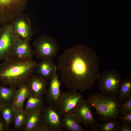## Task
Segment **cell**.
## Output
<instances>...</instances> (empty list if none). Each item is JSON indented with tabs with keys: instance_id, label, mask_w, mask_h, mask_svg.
I'll use <instances>...</instances> for the list:
<instances>
[{
	"instance_id": "obj_1",
	"label": "cell",
	"mask_w": 131,
	"mask_h": 131,
	"mask_svg": "<svg viewBox=\"0 0 131 131\" xmlns=\"http://www.w3.org/2000/svg\"><path fill=\"white\" fill-rule=\"evenodd\" d=\"M57 59L61 80L71 90L90 89L99 75L97 55L87 46L77 45L68 48Z\"/></svg>"
},
{
	"instance_id": "obj_2",
	"label": "cell",
	"mask_w": 131,
	"mask_h": 131,
	"mask_svg": "<svg viewBox=\"0 0 131 131\" xmlns=\"http://www.w3.org/2000/svg\"><path fill=\"white\" fill-rule=\"evenodd\" d=\"M0 64V82L2 84L17 89L28 83L35 73L37 64L33 59H26L13 56Z\"/></svg>"
},
{
	"instance_id": "obj_3",
	"label": "cell",
	"mask_w": 131,
	"mask_h": 131,
	"mask_svg": "<svg viewBox=\"0 0 131 131\" xmlns=\"http://www.w3.org/2000/svg\"><path fill=\"white\" fill-rule=\"evenodd\" d=\"M87 100L96 109L95 113L101 121L116 120L120 115V103L116 96L97 92L90 95Z\"/></svg>"
},
{
	"instance_id": "obj_4",
	"label": "cell",
	"mask_w": 131,
	"mask_h": 131,
	"mask_svg": "<svg viewBox=\"0 0 131 131\" xmlns=\"http://www.w3.org/2000/svg\"><path fill=\"white\" fill-rule=\"evenodd\" d=\"M29 0H0V25L11 23L23 13Z\"/></svg>"
},
{
	"instance_id": "obj_5",
	"label": "cell",
	"mask_w": 131,
	"mask_h": 131,
	"mask_svg": "<svg viewBox=\"0 0 131 131\" xmlns=\"http://www.w3.org/2000/svg\"><path fill=\"white\" fill-rule=\"evenodd\" d=\"M34 55L38 59H52L57 55L59 50L56 41L51 36L41 35L33 43Z\"/></svg>"
},
{
	"instance_id": "obj_6",
	"label": "cell",
	"mask_w": 131,
	"mask_h": 131,
	"mask_svg": "<svg viewBox=\"0 0 131 131\" xmlns=\"http://www.w3.org/2000/svg\"><path fill=\"white\" fill-rule=\"evenodd\" d=\"M97 80L98 89L102 93L115 96L117 95L122 80L117 70L113 69L103 72L100 74Z\"/></svg>"
},
{
	"instance_id": "obj_7",
	"label": "cell",
	"mask_w": 131,
	"mask_h": 131,
	"mask_svg": "<svg viewBox=\"0 0 131 131\" xmlns=\"http://www.w3.org/2000/svg\"><path fill=\"white\" fill-rule=\"evenodd\" d=\"M77 91L62 92L56 107L62 116L73 114L83 100L82 95Z\"/></svg>"
},
{
	"instance_id": "obj_8",
	"label": "cell",
	"mask_w": 131,
	"mask_h": 131,
	"mask_svg": "<svg viewBox=\"0 0 131 131\" xmlns=\"http://www.w3.org/2000/svg\"><path fill=\"white\" fill-rule=\"evenodd\" d=\"M17 38L11 23L2 26L0 32V61L12 56L14 46Z\"/></svg>"
},
{
	"instance_id": "obj_9",
	"label": "cell",
	"mask_w": 131,
	"mask_h": 131,
	"mask_svg": "<svg viewBox=\"0 0 131 131\" xmlns=\"http://www.w3.org/2000/svg\"><path fill=\"white\" fill-rule=\"evenodd\" d=\"M42 124L50 131H61L62 116L57 107L49 105L45 107L41 112Z\"/></svg>"
},
{
	"instance_id": "obj_10",
	"label": "cell",
	"mask_w": 131,
	"mask_h": 131,
	"mask_svg": "<svg viewBox=\"0 0 131 131\" xmlns=\"http://www.w3.org/2000/svg\"><path fill=\"white\" fill-rule=\"evenodd\" d=\"M73 114L80 123L87 127H91V131H99L93 115L92 106L87 100L82 101Z\"/></svg>"
},
{
	"instance_id": "obj_11",
	"label": "cell",
	"mask_w": 131,
	"mask_h": 131,
	"mask_svg": "<svg viewBox=\"0 0 131 131\" xmlns=\"http://www.w3.org/2000/svg\"><path fill=\"white\" fill-rule=\"evenodd\" d=\"M17 38L30 42L32 38V27L28 17L23 13L11 23Z\"/></svg>"
},
{
	"instance_id": "obj_12",
	"label": "cell",
	"mask_w": 131,
	"mask_h": 131,
	"mask_svg": "<svg viewBox=\"0 0 131 131\" xmlns=\"http://www.w3.org/2000/svg\"><path fill=\"white\" fill-rule=\"evenodd\" d=\"M57 68L56 69L53 76L50 79L49 86L45 94L47 102L49 105L56 106L62 92L60 88L58 74L57 73Z\"/></svg>"
},
{
	"instance_id": "obj_13",
	"label": "cell",
	"mask_w": 131,
	"mask_h": 131,
	"mask_svg": "<svg viewBox=\"0 0 131 131\" xmlns=\"http://www.w3.org/2000/svg\"><path fill=\"white\" fill-rule=\"evenodd\" d=\"M29 42L17 38L14 46L12 56L23 59H33L34 53Z\"/></svg>"
},
{
	"instance_id": "obj_14",
	"label": "cell",
	"mask_w": 131,
	"mask_h": 131,
	"mask_svg": "<svg viewBox=\"0 0 131 131\" xmlns=\"http://www.w3.org/2000/svg\"><path fill=\"white\" fill-rule=\"evenodd\" d=\"M52 59H44L37 63L35 73L43 79L50 80L57 68Z\"/></svg>"
},
{
	"instance_id": "obj_15",
	"label": "cell",
	"mask_w": 131,
	"mask_h": 131,
	"mask_svg": "<svg viewBox=\"0 0 131 131\" xmlns=\"http://www.w3.org/2000/svg\"><path fill=\"white\" fill-rule=\"evenodd\" d=\"M28 84L30 93L40 97H42L45 94L48 85L47 80L34 74Z\"/></svg>"
},
{
	"instance_id": "obj_16",
	"label": "cell",
	"mask_w": 131,
	"mask_h": 131,
	"mask_svg": "<svg viewBox=\"0 0 131 131\" xmlns=\"http://www.w3.org/2000/svg\"><path fill=\"white\" fill-rule=\"evenodd\" d=\"M30 94L28 83L21 85L17 89L13 103L16 112L23 109L25 101Z\"/></svg>"
},
{
	"instance_id": "obj_17",
	"label": "cell",
	"mask_w": 131,
	"mask_h": 131,
	"mask_svg": "<svg viewBox=\"0 0 131 131\" xmlns=\"http://www.w3.org/2000/svg\"><path fill=\"white\" fill-rule=\"evenodd\" d=\"M24 131H36L42 124L41 111L37 110L28 113Z\"/></svg>"
},
{
	"instance_id": "obj_18",
	"label": "cell",
	"mask_w": 131,
	"mask_h": 131,
	"mask_svg": "<svg viewBox=\"0 0 131 131\" xmlns=\"http://www.w3.org/2000/svg\"><path fill=\"white\" fill-rule=\"evenodd\" d=\"M26 99L24 110L28 113L37 110L41 112L45 107L42 97L30 94Z\"/></svg>"
},
{
	"instance_id": "obj_19",
	"label": "cell",
	"mask_w": 131,
	"mask_h": 131,
	"mask_svg": "<svg viewBox=\"0 0 131 131\" xmlns=\"http://www.w3.org/2000/svg\"><path fill=\"white\" fill-rule=\"evenodd\" d=\"M80 123L73 114L62 116V128L69 131H85L81 126Z\"/></svg>"
},
{
	"instance_id": "obj_20",
	"label": "cell",
	"mask_w": 131,
	"mask_h": 131,
	"mask_svg": "<svg viewBox=\"0 0 131 131\" xmlns=\"http://www.w3.org/2000/svg\"><path fill=\"white\" fill-rule=\"evenodd\" d=\"M16 112L13 104L0 105V115L9 130L10 125L13 123Z\"/></svg>"
},
{
	"instance_id": "obj_21",
	"label": "cell",
	"mask_w": 131,
	"mask_h": 131,
	"mask_svg": "<svg viewBox=\"0 0 131 131\" xmlns=\"http://www.w3.org/2000/svg\"><path fill=\"white\" fill-rule=\"evenodd\" d=\"M17 89L0 84V104H13Z\"/></svg>"
},
{
	"instance_id": "obj_22",
	"label": "cell",
	"mask_w": 131,
	"mask_h": 131,
	"mask_svg": "<svg viewBox=\"0 0 131 131\" xmlns=\"http://www.w3.org/2000/svg\"><path fill=\"white\" fill-rule=\"evenodd\" d=\"M117 97L119 103L131 97V79L122 80L119 85Z\"/></svg>"
},
{
	"instance_id": "obj_23",
	"label": "cell",
	"mask_w": 131,
	"mask_h": 131,
	"mask_svg": "<svg viewBox=\"0 0 131 131\" xmlns=\"http://www.w3.org/2000/svg\"><path fill=\"white\" fill-rule=\"evenodd\" d=\"M28 114L23 109L16 112L13 123L14 127L13 131L23 130L25 125Z\"/></svg>"
},
{
	"instance_id": "obj_24",
	"label": "cell",
	"mask_w": 131,
	"mask_h": 131,
	"mask_svg": "<svg viewBox=\"0 0 131 131\" xmlns=\"http://www.w3.org/2000/svg\"><path fill=\"white\" fill-rule=\"evenodd\" d=\"M120 124L116 120H112L102 124H98V127L101 131H118Z\"/></svg>"
},
{
	"instance_id": "obj_25",
	"label": "cell",
	"mask_w": 131,
	"mask_h": 131,
	"mask_svg": "<svg viewBox=\"0 0 131 131\" xmlns=\"http://www.w3.org/2000/svg\"><path fill=\"white\" fill-rule=\"evenodd\" d=\"M119 103L120 115L131 113V97Z\"/></svg>"
},
{
	"instance_id": "obj_26",
	"label": "cell",
	"mask_w": 131,
	"mask_h": 131,
	"mask_svg": "<svg viewBox=\"0 0 131 131\" xmlns=\"http://www.w3.org/2000/svg\"><path fill=\"white\" fill-rule=\"evenodd\" d=\"M118 118L122 123L131 125V113L120 115Z\"/></svg>"
},
{
	"instance_id": "obj_27",
	"label": "cell",
	"mask_w": 131,
	"mask_h": 131,
	"mask_svg": "<svg viewBox=\"0 0 131 131\" xmlns=\"http://www.w3.org/2000/svg\"><path fill=\"white\" fill-rule=\"evenodd\" d=\"M131 125L122 123L120 124L118 131H131Z\"/></svg>"
},
{
	"instance_id": "obj_28",
	"label": "cell",
	"mask_w": 131,
	"mask_h": 131,
	"mask_svg": "<svg viewBox=\"0 0 131 131\" xmlns=\"http://www.w3.org/2000/svg\"><path fill=\"white\" fill-rule=\"evenodd\" d=\"M8 128L1 115H0V131H8Z\"/></svg>"
},
{
	"instance_id": "obj_29",
	"label": "cell",
	"mask_w": 131,
	"mask_h": 131,
	"mask_svg": "<svg viewBox=\"0 0 131 131\" xmlns=\"http://www.w3.org/2000/svg\"><path fill=\"white\" fill-rule=\"evenodd\" d=\"M36 131H50L49 129L46 126L43 124Z\"/></svg>"
},
{
	"instance_id": "obj_30",
	"label": "cell",
	"mask_w": 131,
	"mask_h": 131,
	"mask_svg": "<svg viewBox=\"0 0 131 131\" xmlns=\"http://www.w3.org/2000/svg\"><path fill=\"white\" fill-rule=\"evenodd\" d=\"M2 28V26H0V32L1 31Z\"/></svg>"
},
{
	"instance_id": "obj_31",
	"label": "cell",
	"mask_w": 131,
	"mask_h": 131,
	"mask_svg": "<svg viewBox=\"0 0 131 131\" xmlns=\"http://www.w3.org/2000/svg\"></svg>"
}]
</instances>
